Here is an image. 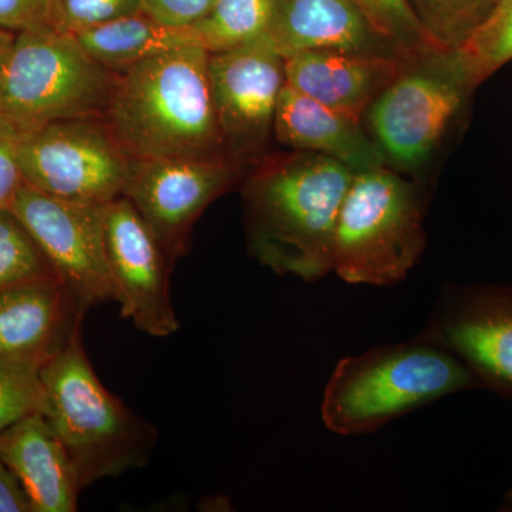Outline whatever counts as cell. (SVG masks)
<instances>
[{"label": "cell", "mask_w": 512, "mask_h": 512, "mask_svg": "<svg viewBox=\"0 0 512 512\" xmlns=\"http://www.w3.org/2000/svg\"><path fill=\"white\" fill-rule=\"evenodd\" d=\"M355 174L312 151L259 161L242 188L251 255L281 276L312 282L328 275L340 208Z\"/></svg>", "instance_id": "obj_1"}, {"label": "cell", "mask_w": 512, "mask_h": 512, "mask_svg": "<svg viewBox=\"0 0 512 512\" xmlns=\"http://www.w3.org/2000/svg\"><path fill=\"white\" fill-rule=\"evenodd\" d=\"M208 62L207 49L190 45L116 73L103 120L131 160L227 156Z\"/></svg>", "instance_id": "obj_2"}, {"label": "cell", "mask_w": 512, "mask_h": 512, "mask_svg": "<svg viewBox=\"0 0 512 512\" xmlns=\"http://www.w3.org/2000/svg\"><path fill=\"white\" fill-rule=\"evenodd\" d=\"M82 325L40 370L49 412L80 487L146 466L157 446L153 424L128 409L100 382L83 346Z\"/></svg>", "instance_id": "obj_3"}, {"label": "cell", "mask_w": 512, "mask_h": 512, "mask_svg": "<svg viewBox=\"0 0 512 512\" xmlns=\"http://www.w3.org/2000/svg\"><path fill=\"white\" fill-rule=\"evenodd\" d=\"M477 389L476 377L456 356L417 336L339 360L320 413L332 433L362 436L443 397Z\"/></svg>", "instance_id": "obj_4"}, {"label": "cell", "mask_w": 512, "mask_h": 512, "mask_svg": "<svg viewBox=\"0 0 512 512\" xmlns=\"http://www.w3.org/2000/svg\"><path fill=\"white\" fill-rule=\"evenodd\" d=\"M420 191L386 165L356 173L333 238V272L353 285L406 279L426 247Z\"/></svg>", "instance_id": "obj_5"}, {"label": "cell", "mask_w": 512, "mask_h": 512, "mask_svg": "<svg viewBox=\"0 0 512 512\" xmlns=\"http://www.w3.org/2000/svg\"><path fill=\"white\" fill-rule=\"evenodd\" d=\"M116 73L97 63L70 35L53 28L16 35L0 76V116L20 131L103 117Z\"/></svg>", "instance_id": "obj_6"}, {"label": "cell", "mask_w": 512, "mask_h": 512, "mask_svg": "<svg viewBox=\"0 0 512 512\" xmlns=\"http://www.w3.org/2000/svg\"><path fill=\"white\" fill-rule=\"evenodd\" d=\"M473 90L456 50L407 64L369 107L370 126L386 160L404 170L419 168Z\"/></svg>", "instance_id": "obj_7"}, {"label": "cell", "mask_w": 512, "mask_h": 512, "mask_svg": "<svg viewBox=\"0 0 512 512\" xmlns=\"http://www.w3.org/2000/svg\"><path fill=\"white\" fill-rule=\"evenodd\" d=\"M19 158L30 187L63 200L103 205L123 197L133 164L103 117L22 131Z\"/></svg>", "instance_id": "obj_8"}, {"label": "cell", "mask_w": 512, "mask_h": 512, "mask_svg": "<svg viewBox=\"0 0 512 512\" xmlns=\"http://www.w3.org/2000/svg\"><path fill=\"white\" fill-rule=\"evenodd\" d=\"M106 205L63 200L25 183L10 208L83 316L100 303L114 302Z\"/></svg>", "instance_id": "obj_9"}, {"label": "cell", "mask_w": 512, "mask_h": 512, "mask_svg": "<svg viewBox=\"0 0 512 512\" xmlns=\"http://www.w3.org/2000/svg\"><path fill=\"white\" fill-rule=\"evenodd\" d=\"M419 338L456 356L480 389L512 400V285H447Z\"/></svg>", "instance_id": "obj_10"}, {"label": "cell", "mask_w": 512, "mask_h": 512, "mask_svg": "<svg viewBox=\"0 0 512 512\" xmlns=\"http://www.w3.org/2000/svg\"><path fill=\"white\" fill-rule=\"evenodd\" d=\"M239 174L241 164L227 156L133 160L124 197L174 265L187 252L202 212L237 183Z\"/></svg>", "instance_id": "obj_11"}, {"label": "cell", "mask_w": 512, "mask_h": 512, "mask_svg": "<svg viewBox=\"0 0 512 512\" xmlns=\"http://www.w3.org/2000/svg\"><path fill=\"white\" fill-rule=\"evenodd\" d=\"M208 73L224 153L238 164L261 161L286 83L284 57L262 36L210 53Z\"/></svg>", "instance_id": "obj_12"}, {"label": "cell", "mask_w": 512, "mask_h": 512, "mask_svg": "<svg viewBox=\"0 0 512 512\" xmlns=\"http://www.w3.org/2000/svg\"><path fill=\"white\" fill-rule=\"evenodd\" d=\"M106 251L114 302L123 318L154 338L180 329L171 299L173 269L160 242L127 197L106 205Z\"/></svg>", "instance_id": "obj_13"}, {"label": "cell", "mask_w": 512, "mask_h": 512, "mask_svg": "<svg viewBox=\"0 0 512 512\" xmlns=\"http://www.w3.org/2000/svg\"><path fill=\"white\" fill-rule=\"evenodd\" d=\"M409 63L397 56L308 50L285 59V80L305 96L362 121Z\"/></svg>", "instance_id": "obj_14"}, {"label": "cell", "mask_w": 512, "mask_h": 512, "mask_svg": "<svg viewBox=\"0 0 512 512\" xmlns=\"http://www.w3.org/2000/svg\"><path fill=\"white\" fill-rule=\"evenodd\" d=\"M265 36L284 59L308 50L402 57L353 0H275Z\"/></svg>", "instance_id": "obj_15"}, {"label": "cell", "mask_w": 512, "mask_h": 512, "mask_svg": "<svg viewBox=\"0 0 512 512\" xmlns=\"http://www.w3.org/2000/svg\"><path fill=\"white\" fill-rule=\"evenodd\" d=\"M59 279L0 291V356L43 367L83 322Z\"/></svg>", "instance_id": "obj_16"}, {"label": "cell", "mask_w": 512, "mask_h": 512, "mask_svg": "<svg viewBox=\"0 0 512 512\" xmlns=\"http://www.w3.org/2000/svg\"><path fill=\"white\" fill-rule=\"evenodd\" d=\"M0 460L18 477L32 512L77 511L83 490L45 414H32L0 433Z\"/></svg>", "instance_id": "obj_17"}, {"label": "cell", "mask_w": 512, "mask_h": 512, "mask_svg": "<svg viewBox=\"0 0 512 512\" xmlns=\"http://www.w3.org/2000/svg\"><path fill=\"white\" fill-rule=\"evenodd\" d=\"M274 133L284 146L325 154L348 165L353 173L386 163L382 148L367 136L360 121L330 109L286 83L276 103Z\"/></svg>", "instance_id": "obj_18"}, {"label": "cell", "mask_w": 512, "mask_h": 512, "mask_svg": "<svg viewBox=\"0 0 512 512\" xmlns=\"http://www.w3.org/2000/svg\"><path fill=\"white\" fill-rule=\"evenodd\" d=\"M73 37L87 55L114 73L170 50L201 45L191 26L165 25L144 10L110 20Z\"/></svg>", "instance_id": "obj_19"}, {"label": "cell", "mask_w": 512, "mask_h": 512, "mask_svg": "<svg viewBox=\"0 0 512 512\" xmlns=\"http://www.w3.org/2000/svg\"><path fill=\"white\" fill-rule=\"evenodd\" d=\"M275 0H215L191 26L204 49L227 52L265 36Z\"/></svg>", "instance_id": "obj_20"}, {"label": "cell", "mask_w": 512, "mask_h": 512, "mask_svg": "<svg viewBox=\"0 0 512 512\" xmlns=\"http://www.w3.org/2000/svg\"><path fill=\"white\" fill-rule=\"evenodd\" d=\"M456 53L474 89L511 62L512 0H498L491 15Z\"/></svg>", "instance_id": "obj_21"}, {"label": "cell", "mask_w": 512, "mask_h": 512, "mask_svg": "<svg viewBox=\"0 0 512 512\" xmlns=\"http://www.w3.org/2000/svg\"><path fill=\"white\" fill-rule=\"evenodd\" d=\"M498 0H407L421 25L446 52L460 49L493 12Z\"/></svg>", "instance_id": "obj_22"}, {"label": "cell", "mask_w": 512, "mask_h": 512, "mask_svg": "<svg viewBox=\"0 0 512 512\" xmlns=\"http://www.w3.org/2000/svg\"><path fill=\"white\" fill-rule=\"evenodd\" d=\"M373 28L389 40L407 62L446 52L421 25L407 0H353Z\"/></svg>", "instance_id": "obj_23"}, {"label": "cell", "mask_w": 512, "mask_h": 512, "mask_svg": "<svg viewBox=\"0 0 512 512\" xmlns=\"http://www.w3.org/2000/svg\"><path fill=\"white\" fill-rule=\"evenodd\" d=\"M40 279L57 276L13 212L0 211V291Z\"/></svg>", "instance_id": "obj_24"}, {"label": "cell", "mask_w": 512, "mask_h": 512, "mask_svg": "<svg viewBox=\"0 0 512 512\" xmlns=\"http://www.w3.org/2000/svg\"><path fill=\"white\" fill-rule=\"evenodd\" d=\"M42 367L0 356V433L32 414H47Z\"/></svg>", "instance_id": "obj_25"}, {"label": "cell", "mask_w": 512, "mask_h": 512, "mask_svg": "<svg viewBox=\"0 0 512 512\" xmlns=\"http://www.w3.org/2000/svg\"><path fill=\"white\" fill-rule=\"evenodd\" d=\"M140 10L141 0H53L50 25L73 36Z\"/></svg>", "instance_id": "obj_26"}, {"label": "cell", "mask_w": 512, "mask_h": 512, "mask_svg": "<svg viewBox=\"0 0 512 512\" xmlns=\"http://www.w3.org/2000/svg\"><path fill=\"white\" fill-rule=\"evenodd\" d=\"M22 131L0 116V211L10 210L22 185L19 148Z\"/></svg>", "instance_id": "obj_27"}, {"label": "cell", "mask_w": 512, "mask_h": 512, "mask_svg": "<svg viewBox=\"0 0 512 512\" xmlns=\"http://www.w3.org/2000/svg\"><path fill=\"white\" fill-rule=\"evenodd\" d=\"M53 0H0V28L25 32L52 28Z\"/></svg>", "instance_id": "obj_28"}, {"label": "cell", "mask_w": 512, "mask_h": 512, "mask_svg": "<svg viewBox=\"0 0 512 512\" xmlns=\"http://www.w3.org/2000/svg\"><path fill=\"white\" fill-rule=\"evenodd\" d=\"M215 0H141V8L165 25L190 28L211 9Z\"/></svg>", "instance_id": "obj_29"}, {"label": "cell", "mask_w": 512, "mask_h": 512, "mask_svg": "<svg viewBox=\"0 0 512 512\" xmlns=\"http://www.w3.org/2000/svg\"><path fill=\"white\" fill-rule=\"evenodd\" d=\"M0 512H32L28 494L18 477L0 460Z\"/></svg>", "instance_id": "obj_30"}, {"label": "cell", "mask_w": 512, "mask_h": 512, "mask_svg": "<svg viewBox=\"0 0 512 512\" xmlns=\"http://www.w3.org/2000/svg\"><path fill=\"white\" fill-rule=\"evenodd\" d=\"M16 35L18 33L12 32V30L0 28V76H2L3 67H5L10 50L15 43Z\"/></svg>", "instance_id": "obj_31"}, {"label": "cell", "mask_w": 512, "mask_h": 512, "mask_svg": "<svg viewBox=\"0 0 512 512\" xmlns=\"http://www.w3.org/2000/svg\"><path fill=\"white\" fill-rule=\"evenodd\" d=\"M497 510L501 512H512V487L505 493L503 501L498 505Z\"/></svg>", "instance_id": "obj_32"}]
</instances>
